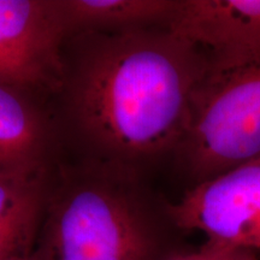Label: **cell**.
<instances>
[{
  "label": "cell",
  "mask_w": 260,
  "mask_h": 260,
  "mask_svg": "<svg viewBox=\"0 0 260 260\" xmlns=\"http://www.w3.org/2000/svg\"><path fill=\"white\" fill-rule=\"evenodd\" d=\"M206 54L171 31L134 32L103 45L82 65L75 104L104 147L136 157L176 148Z\"/></svg>",
  "instance_id": "cell-1"
},
{
  "label": "cell",
  "mask_w": 260,
  "mask_h": 260,
  "mask_svg": "<svg viewBox=\"0 0 260 260\" xmlns=\"http://www.w3.org/2000/svg\"><path fill=\"white\" fill-rule=\"evenodd\" d=\"M167 211L122 189L93 184L53 201L29 260H165L184 248Z\"/></svg>",
  "instance_id": "cell-2"
},
{
  "label": "cell",
  "mask_w": 260,
  "mask_h": 260,
  "mask_svg": "<svg viewBox=\"0 0 260 260\" xmlns=\"http://www.w3.org/2000/svg\"><path fill=\"white\" fill-rule=\"evenodd\" d=\"M176 148L197 183L260 158V58L206 73Z\"/></svg>",
  "instance_id": "cell-3"
},
{
  "label": "cell",
  "mask_w": 260,
  "mask_h": 260,
  "mask_svg": "<svg viewBox=\"0 0 260 260\" xmlns=\"http://www.w3.org/2000/svg\"><path fill=\"white\" fill-rule=\"evenodd\" d=\"M165 211L181 232L259 253L260 158L199 182Z\"/></svg>",
  "instance_id": "cell-4"
},
{
  "label": "cell",
  "mask_w": 260,
  "mask_h": 260,
  "mask_svg": "<svg viewBox=\"0 0 260 260\" xmlns=\"http://www.w3.org/2000/svg\"><path fill=\"white\" fill-rule=\"evenodd\" d=\"M168 30L200 48L207 73H222L260 58V0H184Z\"/></svg>",
  "instance_id": "cell-5"
},
{
  "label": "cell",
  "mask_w": 260,
  "mask_h": 260,
  "mask_svg": "<svg viewBox=\"0 0 260 260\" xmlns=\"http://www.w3.org/2000/svg\"><path fill=\"white\" fill-rule=\"evenodd\" d=\"M64 30L56 2L0 0V82L22 89L50 81Z\"/></svg>",
  "instance_id": "cell-6"
},
{
  "label": "cell",
  "mask_w": 260,
  "mask_h": 260,
  "mask_svg": "<svg viewBox=\"0 0 260 260\" xmlns=\"http://www.w3.org/2000/svg\"><path fill=\"white\" fill-rule=\"evenodd\" d=\"M35 167L0 171V260L29 259L45 218Z\"/></svg>",
  "instance_id": "cell-7"
},
{
  "label": "cell",
  "mask_w": 260,
  "mask_h": 260,
  "mask_svg": "<svg viewBox=\"0 0 260 260\" xmlns=\"http://www.w3.org/2000/svg\"><path fill=\"white\" fill-rule=\"evenodd\" d=\"M19 90L0 82V171L34 167L39 129Z\"/></svg>",
  "instance_id": "cell-8"
},
{
  "label": "cell",
  "mask_w": 260,
  "mask_h": 260,
  "mask_svg": "<svg viewBox=\"0 0 260 260\" xmlns=\"http://www.w3.org/2000/svg\"><path fill=\"white\" fill-rule=\"evenodd\" d=\"M178 2L171 0H64L56 2L64 28L71 25L169 21Z\"/></svg>",
  "instance_id": "cell-9"
},
{
  "label": "cell",
  "mask_w": 260,
  "mask_h": 260,
  "mask_svg": "<svg viewBox=\"0 0 260 260\" xmlns=\"http://www.w3.org/2000/svg\"><path fill=\"white\" fill-rule=\"evenodd\" d=\"M165 260H259V256L248 249L206 241L198 249L184 247Z\"/></svg>",
  "instance_id": "cell-10"
},
{
  "label": "cell",
  "mask_w": 260,
  "mask_h": 260,
  "mask_svg": "<svg viewBox=\"0 0 260 260\" xmlns=\"http://www.w3.org/2000/svg\"><path fill=\"white\" fill-rule=\"evenodd\" d=\"M24 260H29V259H24Z\"/></svg>",
  "instance_id": "cell-11"
}]
</instances>
